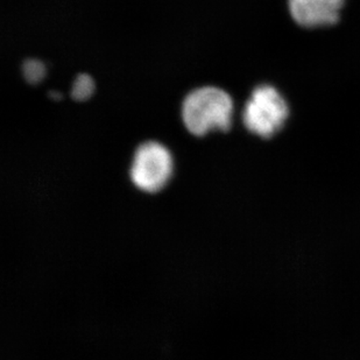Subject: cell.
<instances>
[{
    "label": "cell",
    "mask_w": 360,
    "mask_h": 360,
    "mask_svg": "<svg viewBox=\"0 0 360 360\" xmlns=\"http://www.w3.org/2000/svg\"><path fill=\"white\" fill-rule=\"evenodd\" d=\"M95 90V83L88 74H79L76 77L72 88V97L77 102H83L90 98Z\"/></svg>",
    "instance_id": "5b68a950"
},
{
    "label": "cell",
    "mask_w": 360,
    "mask_h": 360,
    "mask_svg": "<svg viewBox=\"0 0 360 360\" xmlns=\"http://www.w3.org/2000/svg\"><path fill=\"white\" fill-rule=\"evenodd\" d=\"M233 102L221 89L204 86L189 92L182 103V120L194 136H204L211 129L229 131L232 124Z\"/></svg>",
    "instance_id": "6da1fadb"
},
{
    "label": "cell",
    "mask_w": 360,
    "mask_h": 360,
    "mask_svg": "<svg viewBox=\"0 0 360 360\" xmlns=\"http://www.w3.org/2000/svg\"><path fill=\"white\" fill-rule=\"evenodd\" d=\"M172 170L173 160L166 147L155 141H147L136 148L131 179L140 191L153 194L166 186Z\"/></svg>",
    "instance_id": "3957f363"
},
{
    "label": "cell",
    "mask_w": 360,
    "mask_h": 360,
    "mask_svg": "<svg viewBox=\"0 0 360 360\" xmlns=\"http://www.w3.org/2000/svg\"><path fill=\"white\" fill-rule=\"evenodd\" d=\"M289 108L285 99L274 86L259 85L244 106L243 122L255 136L272 138L288 120Z\"/></svg>",
    "instance_id": "7a4b0ae2"
},
{
    "label": "cell",
    "mask_w": 360,
    "mask_h": 360,
    "mask_svg": "<svg viewBox=\"0 0 360 360\" xmlns=\"http://www.w3.org/2000/svg\"><path fill=\"white\" fill-rule=\"evenodd\" d=\"M49 97H51V98L54 99H60L61 98V95H60L58 92L51 91L49 92Z\"/></svg>",
    "instance_id": "52a82bcc"
},
{
    "label": "cell",
    "mask_w": 360,
    "mask_h": 360,
    "mask_svg": "<svg viewBox=\"0 0 360 360\" xmlns=\"http://www.w3.org/2000/svg\"><path fill=\"white\" fill-rule=\"evenodd\" d=\"M22 75L31 84H38L46 75V67L35 58H28L22 63Z\"/></svg>",
    "instance_id": "8992f818"
},
{
    "label": "cell",
    "mask_w": 360,
    "mask_h": 360,
    "mask_svg": "<svg viewBox=\"0 0 360 360\" xmlns=\"http://www.w3.org/2000/svg\"><path fill=\"white\" fill-rule=\"evenodd\" d=\"M345 0H288L289 11L302 27H326L340 20Z\"/></svg>",
    "instance_id": "277c9868"
}]
</instances>
